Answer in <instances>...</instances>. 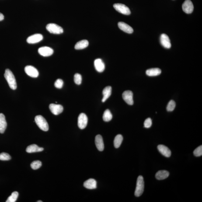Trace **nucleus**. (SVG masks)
I'll return each instance as SVG.
<instances>
[{
  "mask_svg": "<svg viewBox=\"0 0 202 202\" xmlns=\"http://www.w3.org/2000/svg\"><path fill=\"white\" fill-rule=\"evenodd\" d=\"M4 77L6 79L10 88L15 90L17 88L16 79L13 73L9 69H6Z\"/></svg>",
  "mask_w": 202,
  "mask_h": 202,
  "instance_id": "1",
  "label": "nucleus"
},
{
  "mask_svg": "<svg viewBox=\"0 0 202 202\" xmlns=\"http://www.w3.org/2000/svg\"><path fill=\"white\" fill-rule=\"evenodd\" d=\"M35 121L39 128L43 131H47L49 130V126L47 120L41 115L36 116Z\"/></svg>",
  "mask_w": 202,
  "mask_h": 202,
  "instance_id": "2",
  "label": "nucleus"
},
{
  "mask_svg": "<svg viewBox=\"0 0 202 202\" xmlns=\"http://www.w3.org/2000/svg\"><path fill=\"white\" fill-rule=\"evenodd\" d=\"M144 189V178L141 176H139L137 178L136 186L134 194L136 197H139L143 194Z\"/></svg>",
  "mask_w": 202,
  "mask_h": 202,
  "instance_id": "3",
  "label": "nucleus"
},
{
  "mask_svg": "<svg viewBox=\"0 0 202 202\" xmlns=\"http://www.w3.org/2000/svg\"><path fill=\"white\" fill-rule=\"evenodd\" d=\"M46 29L50 33L54 34H60L63 32L61 27L54 23H50L46 26Z\"/></svg>",
  "mask_w": 202,
  "mask_h": 202,
  "instance_id": "4",
  "label": "nucleus"
},
{
  "mask_svg": "<svg viewBox=\"0 0 202 202\" xmlns=\"http://www.w3.org/2000/svg\"><path fill=\"white\" fill-rule=\"evenodd\" d=\"M113 7L116 11L123 14L129 15L131 14L130 9L124 4H115L113 5Z\"/></svg>",
  "mask_w": 202,
  "mask_h": 202,
  "instance_id": "5",
  "label": "nucleus"
},
{
  "mask_svg": "<svg viewBox=\"0 0 202 202\" xmlns=\"http://www.w3.org/2000/svg\"><path fill=\"white\" fill-rule=\"evenodd\" d=\"M88 118L84 113H81L78 118V126L79 128L84 129L87 127L88 123Z\"/></svg>",
  "mask_w": 202,
  "mask_h": 202,
  "instance_id": "6",
  "label": "nucleus"
},
{
  "mask_svg": "<svg viewBox=\"0 0 202 202\" xmlns=\"http://www.w3.org/2000/svg\"><path fill=\"white\" fill-rule=\"evenodd\" d=\"M25 71L28 76L32 78H37L38 76V71L36 68L32 66H26L25 67Z\"/></svg>",
  "mask_w": 202,
  "mask_h": 202,
  "instance_id": "7",
  "label": "nucleus"
},
{
  "mask_svg": "<svg viewBox=\"0 0 202 202\" xmlns=\"http://www.w3.org/2000/svg\"><path fill=\"white\" fill-rule=\"evenodd\" d=\"M182 9L186 14H191L193 10V2L190 0H186L182 4Z\"/></svg>",
  "mask_w": 202,
  "mask_h": 202,
  "instance_id": "8",
  "label": "nucleus"
},
{
  "mask_svg": "<svg viewBox=\"0 0 202 202\" xmlns=\"http://www.w3.org/2000/svg\"><path fill=\"white\" fill-rule=\"evenodd\" d=\"M123 98L128 104L132 105L134 103L133 99V93L131 91H125L123 94Z\"/></svg>",
  "mask_w": 202,
  "mask_h": 202,
  "instance_id": "9",
  "label": "nucleus"
},
{
  "mask_svg": "<svg viewBox=\"0 0 202 202\" xmlns=\"http://www.w3.org/2000/svg\"><path fill=\"white\" fill-rule=\"evenodd\" d=\"M43 39V36L40 34H36L29 36L27 39V42L30 44L38 43Z\"/></svg>",
  "mask_w": 202,
  "mask_h": 202,
  "instance_id": "10",
  "label": "nucleus"
},
{
  "mask_svg": "<svg viewBox=\"0 0 202 202\" xmlns=\"http://www.w3.org/2000/svg\"><path fill=\"white\" fill-rule=\"evenodd\" d=\"M39 54L43 57H48L51 56L54 53L53 49L48 47L40 48L38 50Z\"/></svg>",
  "mask_w": 202,
  "mask_h": 202,
  "instance_id": "11",
  "label": "nucleus"
},
{
  "mask_svg": "<svg viewBox=\"0 0 202 202\" xmlns=\"http://www.w3.org/2000/svg\"><path fill=\"white\" fill-rule=\"evenodd\" d=\"M50 111L55 115H58L63 112V108L61 105L50 104L49 106Z\"/></svg>",
  "mask_w": 202,
  "mask_h": 202,
  "instance_id": "12",
  "label": "nucleus"
},
{
  "mask_svg": "<svg viewBox=\"0 0 202 202\" xmlns=\"http://www.w3.org/2000/svg\"><path fill=\"white\" fill-rule=\"evenodd\" d=\"M161 44L165 48L169 49L171 47V43L169 37L165 34H162L160 36Z\"/></svg>",
  "mask_w": 202,
  "mask_h": 202,
  "instance_id": "13",
  "label": "nucleus"
},
{
  "mask_svg": "<svg viewBox=\"0 0 202 202\" xmlns=\"http://www.w3.org/2000/svg\"><path fill=\"white\" fill-rule=\"evenodd\" d=\"M158 149L160 153L166 157H170L171 155V151L165 145L160 144L158 146Z\"/></svg>",
  "mask_w": 202,
  "mask_h": 202,
  "instance_id": "14",
  "label": "nucleus"
},
{
  "mask_svg": "<svg viewBox=\"0 0 202 202\" xmlns=\"http://www.w3.org/2000/svg\"><path fill=\"white\" fill-rule=\"evenodd\" d=\"M95 144L97 148L99 151H102L104 149V144L103 139L100 135H97L95 137Z\"/></svg>",
  "mask_w": 202,
  "mask_h": 202,
  "instance_id": "15",
  "label": "nucleus"
},
{
  "mask_svg": "<svg viewBox=\"0 0 202 202\" xmlns=\"http://www.w3.org/2000/svg\"><path fill=\"white\" fill-rule=\"evenodd\" d=\"M118 26L120 30L126 33L131 34L133 32V29L132 28L125 22H120L118 23Z\"/></svg>",
  "mask_w": 202,
  "mask_h": 202,
  "instance_id": "16",
  "label": "nucleus"
},
{
  "mask_svg": "<svg viewBox=\"0 0 202 202\" xmlns=\"http://www.w3.org/2000/svg\"><path fill=\"white\" fill-rule=\"evenodd\" d=\"M95 66L96 71L99 72H102L105 69V64L102 59H97L94 62Z\"/></svg>",
  "mask_w": 202,
  "mask_h": 202,
  "instance_id": "17",
  "label": "nucleus"
},
{
  "mask_svg": "<svg viewBox=\"0 0 202 202\" xmlns=\"http://www.w3.org/2000/svg\"><path fill=\"white\" fill-rule=\"evenodd\" d=\"M84 186L88 189H96L97 188V182L96 180L94 179H90L84 182Z\"/></svg>",
  "mask_w": 202,
  "mask_h": 202,
  "instance_id": "18",
  "label": "nucleus"
},
{
  "mask_svg": "<svg viewBox=\"0 0 202 202\" xmlns=\"http://www.w3.org/2000/svg\"><path fill=\"white\" fill-rule=\"evenodd\" d=\"M7 127V123L5 115L0 113V133H4Z\"/></svg>",
  "mask_w": 202,
  "mask_h": 202,
  "instance_id": "19",
  "label": "nucleus"
},
{
  "mask_svg": "<svg viewBox=\"0 0 202 202\" xmlns=\"http://www.w3.org/2000/svg\"><path fill=\"white\" fill-rule=\"evenodd\" d=\"M43 148H40L35 144H33L28 146L27 148L26 151L29 153L37 152H40L43 150Z\"/></svg>",
  "mask_w": 202,
  "mask_h": 202,
  "instance_id": "20",
  "label": "nucleus"
},
{
  "mask_svg": "<svg viewBox=\"0 0 202 202\" xmlns=\"http://www.w3.org/2000/svg\"><path fill=\"white\" fill-rule=\"evenodd\" d=\"M170 173L169 172L166 170H160L157 172L155 175V177L158 180H162L168 177Z\"/></svg>",
  "mask_w": 202,
  "mask_h": 202,
  "instance_id": "21",
  "label": "nucleus"
},
{
  "mask_svg": "<svg viewBox=\"0 0 202 202\" xmlns=\"http://www.w3.org/2000/svg\"><path fill=\"white\" fill-rule=\"evenodd\" d=\"M112 93V87L110 86L106 87L103 91V98L102 102H105L110 96Z\"/></svg>",
  "mask_w": 202,
  "mask_h": 202,
  "instance_id": "22",
  "label": "nucleus"
},
{
  "mask_svg": "<svg viewBox=\"0 0 202 202\" xmlns=\"http://www.w3.org/2000/svg\"><path fill=\"white\" fill-rule=\"evenodd\" d=\"M161 73V70L158 68L150 69L146 71V74L149 76H157L159 75Z\"/></svg>",
  "mask_w": 202,
  "mask_h": 202,
  "instance_id": "23",
  "label": "nucleus"
},
{
  "mask_svg": "<svg viewBox=\"0 0 202 202\" xmlns=\"http://www.w3.org/2000/svg\"><path fill=\"white\" fill-rule=\"evenodd\" d=\"M89 45V43L87 40H83L78 42L76 44L75 48L76 50H82L86 48Z\"/></svg>",
  "mask_w": 202,
  "mask_h": 202,
  "instance_id": "24",
  "label": "nucleus"
},
{
  "mask_svg": "<svg viewBox=\"0 0 202 202\" xmlns=\"http://www.w3.org/2000/svg\"><path fill=\"white\" fill-rule=\"evenodd\" d=\"M123 138L120 134H118L116 136L114 140V145L115 148H119L123 142Z\"/></svg>",
  "mask_w": 202,
  "mask_h": 202,
  "instance_id": "25",
  "label": "nucleus"
},
{
  "mask_svg": "<svg viewBox=\"0 0 202 202\" xmlns=\"http://www.w3.org/2000/svg\"><path fill=\"white\" fill-rule=\"evenodd\" d=\"M103 118L104 121L109 122L111 120L112 118V115L109 109H106L104 112Z\"/></svg>",
  "mask_w": 202,
  "mask_h": 202,
  "instance_id": "26",
  "label": "nucleus"
},
{
  "mask_svg": "<svg viewBox=\"0 0 202 202\" xmlns=\"http://www.w3.org/2000/svg\"><path fill=\"white\" fill-rule=\"evenodd\" d=\"M19 196V193L17 192H13L11 196L8 198L7 200L6 201V202H15L16 201Z\"/></svg>",
  "mask_w": 202,
  "mask_h": 202,
  "instance_id": "27",
  "label": "nucleus"
},
{
  "mask_svg": "<svg viewBox=\"0 0 202 202\" xmlns=\"http://www.w3.org/2000/svg\"><path fill=\"white\" fill-rule=\"evenodd\" d=\"M176 107V103L175 101L172 100L170 101L167 107V110L168 112H172L175 109Z\"/></svg>",
  "mask_w": 202,
  "mask_h": 202,
  "instance_id": "28",
  "label": "nucleus"
},
{
  "mask_svg": "<svg viewBox=\"0 0 202 202\" xmlns=\"http://www.w3.org/2000/svg\"><path fill=\"white\" fill-rule=\"evenodd\" d=\"M42 166V162L39 161H33L31 164V167L33 170H37Z\"/></svg>",
  "mask_w": 202,
  "mask_h": 202,
  "instance_id": "29",
  "label": "nucleus"
},
{
  "mask_svg": "<svg viewBox=\"0 0 202 202\" xmlns=\"http://www.w3.org/2000/svg\"><path fill=\"white\" fill-rule=\"evenodd\" d=\"M74 80L76 84L80 85L82 81V76L80 74H76L74 75Z\"/></svg>",
  "mask_w": 202,
  "mask_h": 202,
  "instance_id": "30",
  "label": "nucleus"
},
{
  "mask_svg": "<svg viewBox=\"0 0 202 202\" xmlns=\"http://www.w3.org/2000/svg\"><path fill=\"white\" fill-rule=\"evenodd\" d=\"M11 159L10 156L7 153L2 152L0 154V160L2 161H8Z\"/></svg>",
  "mask_w": 202,
  "mask_h": 202,
  "instance_id": "31",
  "label": "nucleus"
},
{
  "mask_svg": "<svg viewBox=\"0 0 202 202\" xmlns=\"http://www.w3.org/2000/svg\"><path fill=\"white\" fill-rule=\"evenodd\" d=\"M193 154L195 156L198 157L202 155V146H199L193 151Z\"/></svg>",
  "mask_w": 202,
  "mask_h": 202,
  "instance_id": "32",
  "label": "nucleus"
},
{
  "mask_svg": "<svg viewBox=\"0 0 202 202\" xmlns=\"http://www.w3.org/2000/svg\"><path fill=\"white\" fill-rule=\"evenodd\" d=\"M63 81L61 79H57L55 82L54 85L56 88H58V89H61L63 87Z\"/></svg>",
  "mask_w": 202,
  "mask_h": 202,
  "instance_id": "33",
  "label": "nucleus"
},
{
  "mask_svg": "<svg viewBox=\"0 0 202 202\" xmlns=\"http://www.w3.org/2000/svg\"><path fill=\"white\" fill-rule=\"evenodd\" d=\"M152 125V120L151 118H148L146 119L144 123V127L146 128H149L151 127Z\"/></svg>",
  "mask_w": 202,
  "mask_h": 202,
  "instance_id": "34",
  "label": "nucleus"
},
{
  "mask_svg": "<svg viewBox=\"0 0 202 202\" xmlns=\"http://www.w3.org/2000/svg\"><path fill=\"white\" fill-rule=\"evenodd\" d=\"M4 19V15H3L2 14L0 13V21H1L3 20Z\"/></svg>",
  "mask_w": 202,
  "mask_h": 202,
  "instance_id": "35",
  "label": "nucleus"
},
{
  "mask_svg": "<svg viewBox=\"0 0 202 202\" xmlns=\"http://www.w3.org/2000/svg\"><path fill=\"white\" fill-rule=\"evenodd\" d=\"M37 202H42L43 201H41L39 200V201H37Z\"/></svg>",
  "mask_w": 202,
  "mask_h": 202,
  "instance_id": "36",
  "label": "nucleus"
}]
</instances>
